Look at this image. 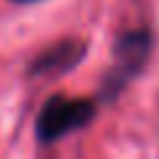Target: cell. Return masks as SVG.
Returning <instances> with one entry per match:
<instances>
[{"label": "cell", "mask_w": 159, "mask_h": 159, "mask_svg": "<svg viewBox=\"0 0 159 159\" xmlns=\"http://www.w3.org/2000/svg\"><path fill=\"white\" fill-rule=\"evenodd\" d=\"M93 114H96V103L88 98H66V96L48 98L37 117L40 143H53L77 127H85L93 119Z\"/></svg>", "instance_id": "obj_1"}, {"label": "cell", "mask_w": 159, "mask_h": 159, "mask_svg": "<svg viewBox=\"0 0 159 159\" xmlns=\"http://www.w3.org/2000/svg\"><path fill=\"white\" fill-rule=\"evenodd\" d=\"M151 53V34L143 29H130L114 43V66L103 80V98H114L122 88L143 69Z\"/></svg>", "instance_id": "obj_2"}, {"label": "cell", "mask_w": 159, "mask_h": 159, "mask_svg": "<svg viewBox=\"0 0 159 159\" xmlns=\"http://www.w3.org/2000/svg\"><path fill=\"white\" fill-rule=\"evenodd\" d=\"M82 53H85V45L82 43H74V40H64V43H56L51 45L37 61L29 66L32 74H40V77H51V74H64L69 69H74L80 61H82Z\"/></svg>", "instance_id": "obj_3"}, {"label": "cell", "mask_w": 159, "mask_h": 159, "mask_svg": "<svg viewBox=\"0 0 159 159\" xmlns=\"http://www.w3.org/2000/svg\"><path fill=\"white\" fill-rule=\"evenodd\" d=\"M19 3H32V0H19Z\"/></svg>", "instance_id": "obj_4"}]
</instances>
